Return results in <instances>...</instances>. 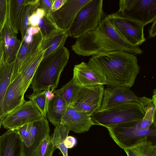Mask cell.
<instances>
[{
    "mask_svg": "<svg viewBox=\"0 0 156 156\" xmlns=\"http://www.w3.org/2000/svg\"><path fill=\"white\" fill-rule=\"evenodd\" d=\"M138 62L136 55L120 51L98 53L87 63L104 78L107 87L130 88L140 72Z\"/></svg>",
    "mask_w": 156,
    "mask_h": 156,
    "instance_id": "6da1fadb",
    "label": "cell"
},
{
    "mask_svg": "<svg viewBox=\"0 0 156 156\" xmlns=\"http://www.w3.org/2000/svg\"><path fill=\"white\" fill-rule=\"evenodd\" d=\"M71 49L77 55L83 56L114 51H125L136 55L143 52L139 46L131 44L121 36L108 15L94 29L76 38Z\"/></svg>",
    "mask_w": 156,
    "mask_h": 156,
    "instance_id": "7a4b0ae2",
    "label": "cell"
},
{
    "mask_svg": "<svg viewBox=\"0 0 156 156\" xmlns=\"http://www.w3.org/2000/svg\"><path fill=\"white\" fill-rule=\"evenodd\" d=\"M69 55V50L62 46L43 58L31 83L33 93L48 87L54 91L57 87L61 74L67 64Z\"/></svg>",
    "mask_w": 156,
    "mask_h": 156,
    "instance_id": "3957f363",
    "label": "cell"
},
{
    "mask_svg": "<svg viewBox=\"0 0 156 156\" xmlns=\"http://www.w3.org/2000/svg\"><path fill=\"white\" fill-rule=\"evenodd\" d=\"M144 112L140 104L129 102L116 104L96 112L90 115L95 125L106 128L142 120Z\"/></svg>",
    "mask_w": 156,
    "mask_h": 156,
    "instance_id": "277c9868",
    "label": "cell"
},
{
    "mask_svg": "<svg viewBox=\"0 0 156 156\" xmlns=\"http://www.w3.org/2000/svg\"><path fill=\"white\" fill-rule=\"evenodd\" d=\"M105 15L103 0H91L78 12L67 29L69 37L77 38L94 29Z\"/></svg>",
    "mask_w": 156,
    "mask_h": 156,
    "instance_id": "5b68a950",
    "label": "cell"
},
{
    "mask_svg": "<svg viewBox=\"0 0 156 156\" xmlns=\"http://www.w3.org/2000/svg\"><path fill=\"white\" fill-rule=\"evenodd\" d=\"M141 120L106 128L115 142L120 147L125 150L144 137L156 138V127L152 126L148 129H144L141 123Z\"/></svg>",
    "mask_w": 156,
    "mask_h": 156,
    "instance_id": "8992f818",
    "label": "cell"
},
{
    "mask_svg": "<svg viewBox=\"0 0 156 156\" xmlns=\"http://www.w3.org/2000/svg\"><path fill=\"white\" fill-rule=\"evenodd\" d=\"M117 12L145 26L156 20V0H121Z\"/></svg>",
    "mask_w": 156,
    "mask_h": 156,
    "instance_id": "52a82bcc",
    "label": "cell"
},
{
    "mask_svg": "<svg viewBox=\"0 0 156 156\" xmlns=\"http://www.w3.org/2000/svg\"><path fill=\"white\" fill-rule=\"evenodd\" d=\"M108 15L115 27L129 43L139 46L146 41L142 24L123 16L117 12Z\"/></svg>",
    "mask_w": 156,
    "mask_h": 156,
    "instance_id": "ba28073f",
    "label": "cell"
},
{
    "mask_svg": "<svg viewBox=\"0 0 156 156\" xmlns=\"http://www.w3.org/2000/svg\"><path fill=\"white\" fill-rule=\"evenodd\" d=\"M104 90L102 85L81 87L74 102L69 106L91 115L99 110Z\"/></svg>",
    "mask_w": 156,
    "mask_h": 156,
    "instance_id": "9c48e42d",
    "label": "cell"
},
{
    "mask_svg": "<svg viewBox=\"0 0 156 156\" xmlns=\"http://www.w3.org/2000/svg\"><path fill=\"white\" fill-rule=\"evenodd\" d=\"M43 116L32 102L25 101L3 119L2 125L8 130L17 129L41 119Z\"/></svg>",
    "mask_w": 156,
    "mask_h": 156,
    "instance_id": "30bf717a",
    "label": "cell"
},
{
    "mask_svg": "<svg viewBox=\"0 0 156 156\" xmlns=\"http://www.w3.org/2000/svg\"><path fill=\"white\" fill-rule=\"evenodd\" d=\"M43 38L40 30L38 33L33 36L26 34L21 41V45L15 60L11 82L19 73L20 68L24 62L40 49Z\"/></svg>",
    "mask_w": 156,
    "mask_h": 156,
    "instance_id": "8fae6325",
    "label": "cell"
},
{
    "mask_svg": "<svg viewBox=\"0 0 156 156\" xmlns=\"http://www.w3.org/2000/svg\"><path fill=\"white\" fill-rule=\"evenodd\" d=\"M61 124L66 126L70 131L82 133L88 131L95 125L90 115L68 106L62 118Z\"/></svg>",
    "mask_w": 156,
    "mask_h": 156,
    "instance_id": "7c38bea8",
    "label": "cell"
},
{
    "mask_svg": "<svg viewBox=\"0 0 156 156\" xmlns=\"http://www.w3.org/2000/svg\"><path fill=\"white\" fill-rule=\"evenodd\" d=\"M91 0H67L58 10L52 12L58 27L68 29L71 25L79 11Z\"/></svg>",
    "mask_w": 156,
    "mask_h": 156,
    "instance_id": "4fadbf2b",
    "label": "cell"
},
{
    "mask_svg": "<svg viewBox=\"0 0 156 156\" xmlns=\"http://www.w3.org/2000/svg\"><path fill=\"white\" fill-rule=\"evenodd\" d=\"M138 98L135 93L129 88L107 87L104 90L101 106L99 111L119 103L129 102L138 103Z\"/></svg>",
    "mask_w": 156,
    "mask_h": 156,
    "instance_id": "5bb4252c",
    "label": "cell"
},
{
    "mask_svg": "<svg viewBox=\"0 0 156 156\" xmlns=\"http://www.w3.org/2000/svg\"><path fill=\"white\" fill-rule=\"evenodd\" d=\"M20 73L9 83L4 96L3 110L5 117L23 104L25 101L21 86Z\"/></svg>",
    "mask_w": 156,
    "mask_h": 156,
    "instance_id": "9a60e30c",
    "label": "cell"
},
{
    "mask_svg": "<svg viewBox=\"0 0 156 156\" xmlns=\"http://www.w3.org/2000/svg\"><path fill=\"white\" fill-rule=\"evenodd\" d=\"M50 130L48 121L44 116L31 123L28 146L22 152V156H32L42 141L49 135Z\"/></svg>",
    "mask_w": 156,
    "mask_h": 156,
    "instance_id": "2e32d148",
    "label": "cell"
},
{
    "mask_svg": "<svg viewBox=\"0 0 156 156\" xmlns=\"http://www.w3.org/2000/svg\"><path fill=\"white\" fill-rule=\"evenodd\" d=\"M73 78L81 87H91L105 84L104 78L84 62L74 66Z\"/></svg>",
    "mask_w": 156,
    "mask_h": 156,
    "instance_id": "e0dca14e",
    "label": "cell"
},
{
    "mask_svg": "<svg viewBox=\"0 0 156 156\" xmlns=\"http://www.w3.org/2000/svg\"><path fill=\"white\" fill-rule=\"evenodd\" d=\"M44 52L40 48L24 62L20 68L21 86L24 93L31 84L37 69L43 58Z\"/></svg>",
    "mask_w": 156,
    "mask_h": 156,
    "instance_id": "ac0fdd59",
    "label": "cell"
},
{
    "mask_svg": "<svg viewBox=\"0 0 156 156\" xmlns=\"http://www.w3.org/2000/svg\"><path fill=\"white\" fill-rule=\"evenodd\" d=\"M2 41L4 50V62L15 61L20 48L21 41L11 28L8 21L2 30Z\"/></svg>",
    "mask_w": 156,
    "mask_h": 156,
    "instance_id": "d6986e66",
    "label": "cell"
},
{
    "mask_svg": "<svg viewBox=\"0 0 156 156\" xmlns=\"http://www.w3.org/2000/svg\"><path fill=\"white\" fill-rule=\"evenodd\" d=\"M1 136L2 156H22V142L17 129L8 130Z\"/></svg>",
    "mask_w": 156,
    "mask_h": 156,
    "instance_id": "ffe728a7",
    "label": "cell"
},
{
    "mask_svg": "<svg viewBox=\"0 0 156 156\" xmlns=\"http://www.w3.org/2000/svg\"><path fill=\"white\" fill-rule=\"evenodd\" d=\"M68 37L67 29L58 28L44 37L40 47L41 49L45 51L43 58L59 47L64 46Z\"/></svg>",
    "mask_w": 156,
    "mask_h": 156,
    "instance_id": "44dd1931",
    "label": "cell"
},
{
    "mask_svg": "<svg viewBox=\"0 0 156 156\" xmlns=\"http://www.w3.org/2000/svg\"><path fill=\"white\" fill-rule=\"evenodd\" d=\"M54 96L49 103L46 117L55 127L61 124L62 118L68 106L60 95L53 91Z\"/></svg>",
    "mask_w": 156,
    "mask_h": 156,
    "instance_id": "7402d4cb",
    "label": "cell"
},
{
    "mask_svg": "<svg viewBox=\"0 0 156 156\" xmlns=\"http://www.w3.org/2000/svg\"><path fill=\"white\" fill-rule=\"evenodd\" d=\"M146 136L124 150L127 156H156V145Z\"/></svg>",
    "mask_w": 156,
    "mask_h": 156,
    "instance_id": "603a6c76",
    "label": "cell"
},
{
    "mask_svg": "<svg viewBox=\"0 0 156 156\" xmlns=\"http://www.w3.org/2000/svg\"><path fill=\"white\" fill-rule=\"evenodd\" d=\"M7 21L11 28L17 34L19 30L24 0H8Z\"/></svg>",
    "mask_w": 156,
    "mask_h": 156,
    "instance_id": "cb8c5ba5",
    "label": "cell"
},
{
    "mask_svg": "<svg viewBox=\"0 0 156 156\" xmlns=\"http://www.w3.org/2000/svg\"><path fill=\"white\" fill-rule=\"evenodd\" d=\"M156 89H155L153 91L152 99L144 96L138 98V103L144 113V116L142 120L150 126H156Z\"/></svg>",
    "mask_w": 156,
    "mask_h": 156,
    "instance_id": "d4e9b609",
    "label": "cell"
},
{
    "mask_svg": "<svg viewBox=\"0 0 156 156\" xmlns=\"http://www.w3.org/2000/svg\"><path fill=\"white\" fill-rule=\"evenodd\" d=\"M15 61L5 63L2 69L0 79V118H4L5 115L3 110V103L4 96L11 82Z\"/></svg>",
    "mask_w": 156,
    "mask_h": 156,
    "instance_id": "484cf974",
    "label": "cell"
},
{
    "mask_svg": "<svg viewBox=\"0 0 156 156\" xmlns=\"http://www.w3.org/2000/svg\"><path fill=\"white\" fill-rule=\"evenodd\" d=\"M69 129L63 124L55 126L51 137V140L56 149H58L63 156H68V148L66 147L65 142L68 136Z\"/></svg>",
    "mask_w": 156,
    "mask_h": 156,
    "instance_id": "4316f807",
    "label": "cell"
},
{
    "mask_svg": "<svg viewBox=\"0 0 156 156\" xmlns=\"http://www.w3.org/2000/svg\"><path fill=\"white\" fill-rule=\"evenodd\" d=\"M40 0H32L29 3L23 5L19 30L21 41L25 37L29 27V19L31 15L40 7Z\"/></svg>",
    "mask_w": 156,
    "mask_h": 156,
    "instance_id": "83f0119b",
    "label": "cell"
},
{
    "mask_svg": "<svg viewBox=\"0 0 156 156\" xmlns=\"http://www.w3.org/2000/svg\"><path fill=\"white\" fill-rule=\"evenodd\" d=\"M81 87L72 78L61 88L55 90L60 95L67 105L69 106L74 102Z\"/></svg>",
    "mask_w": 156,
    "mask_h": 156,
    "instance_id": "f1b7e54d",
    "label": "cell"
},
{
    "mask_svg": "<svg viewBox=\"0 0 156 156\" xmlns=\"http://www.w3.org/2000/svg\"><path fill=\"white\" fill-rule=\"evenodd\" d=\"M46 91V89L39 92L33 93L27 96L45 118H46L48 110L45 96Z\"/></svg>",
    "mask_w": 156,
    "mask_h": 156,
    "instance_id": "f546056e",
    "label": "cell"
},
{
    "mask_svg": "<svg viewBox=\"0 0 156 156\" xmlns=\"http://www.w3.org/2000/svg\"><path fill=\"white\" fill-rule=\"evenodd\" d=\"M38 26L43 37L54 30L59 28L56 23L53 13L51 15L45 14L43 17L40 18Z\"/></svg>",
    "mask_w": 156,
    "mask_h": 156,
    "instance_id": "4dcf8cb0",
    "label": "cell"
},
{
    "mask_svg": "<svg viewBox=\"0 0 156 156\" xmlns=\"http://www.w3.org/2000/svg\"><path fill=\"white\" fill-rule=\"evenodd\" d=\"M55 149L51 142V137L49 135L42 141L32 156H52Z\"/></svg>",
    "mask_w": 156,
    "mask_h": 156,
    "instance_id": "1f68e13d",
    "label": "cell"
},
{
    "mask_svg": "<svg viewBox=\"0 0 156 156\" xmlns=\"http://www.w3.org/2000/svg\"><path fill=\"white\" fill-rule=\"evenodd\" d=\"M30 123H28L17 129L22 142V152L27 147L30 137Z\"/></svg>",
    "mask_w": 156,
    "mask_h": 156,
    "instance_id": "d6a6232c",
    "label": "cell"
},
{
    "mask_svg": "<svg viewBox=\"0 0 156 156\" xmlns=\"http://www.w3.org/2000/svg\"><path fill=\"white\" fill-rule=\"evenodd\" d=\"M8 10V0H0V28L1 31L7 21Z\"/></svg>",
    "mask_w": 156,
    "mask_h": 156,
    "instance_id": "836d02e7",
    "label": "cell"
},
{
    "mask_svg": "<svg viewBox=\"0 0 156 156\" xmlns=\"http://www.w3.org/2000/svg\"><path fill=\"white\" fill-rule=\"evenodd\" d=\"M45 14L44 9L40 7L37 8L30 16L29 19V26H38L39 19L43 17Z\"/></svg>",
    "mask_w": 156,
    "mask_h": 156,
    "instance_id": "e575fe53",
    "label": "cell"
},
{
    "mask_svg": "<svg viewBox=\"0 0 156 156\" xmlns=\"http://www.w3.org/2000/svg\"><path fill=\"white\" fill-rule=\"evenodd\" d=\"M53 0H40V7L42 8L47 15L52 14L51 11V5Z\"/></svg>",
    "mask_w": 156,
    "mask_h": 156,
    "instance_id": "d590c367",
    "label": "cell"
},
{
    "mask_svg": "<svg viewBox=\"0 0 156 156\" xmlns=\"http://www.w3.org/2000/svg\"><path fill=\"white\" fill-rule=\"evenodd\" d=\"M67 0H53L51 5L52 12L59 9L66 3Z\"/></svg>",
    "mask_w": 156,
    "mask_h": 156,
    "instance_id": "8d00e7d4",
    "label": "cell"
},
{
    "mask_svg": "<svg viewBox=\"0 0 156 156\" xmlns=\"http://www.w3.org/2000/svg\"><path fill=\"white\" fill-rule=\"evenodd\" d=\"M4 64V48L2 40L0 39V79L2 75V68Z\"/></svg>",
    "mask_w": 156,
    "mask_h": 156,
    "instance_id": "74e56055",
    "label": "cell"
},
{
    "mask_svg": "<svg viewBox=\"0 0 156 156\" xmlns=\"http://www.w3.org/2000/svg\"><path fill=\"white\" fill-rule=\"evenodd\" d=\"M76 144V140L74 137L68 136L65 142L66 147L68 148H70L74 147Z\"/></svg>",
    "mask_w": 156,
    "mask_h": 156,
    "instance_id": "f35d334b",
    "label": "cell"
},
{
    "mask_svg": "<svg viewBox=\"0 0 156 156\" xmlns=\"http://www.w3.org/2000/svg\"><path fill=\"white\" fill-rule=\"evenodd\" d=\"M53 90L51 89L50 87H48L46 89L45 92V96L46 98L47 105L48 107L50 101L54 98V94Z\"/></svg>",
    "mask_w": 156,
    "mask_h": 156,
    "instance_id": "ab89813d",
    "label": "cell"
},
{
    "mask_svg": "<svg viewBox=\"0 0 156 156\" xmlns=\"http://www.w3.org/2000/svg\"><path fill=\"white\" fill-rule=\"evenodd\" d=\"M40 31V29L38 26L33 27L30 26L27 29L26 34L33 36L38 33Z\"/></svg>",
    "mask_w": 156,
    "mask_h": 156,
    "instance_id": "60d3db41",
    "label": "cell"
},
{
    "mask_svg": "<svg viewBox=\"0 0 156 156\" xmlns=\"http://www.w3.org/2000/svg\"><path fill=\"white\" fill-rule=\"evenodd\" d=\"M149 35L148 38L155 37L156 35V20L152 23V24L148 30Z\"/></svg>",
    "mask_w": 156,
    "mask_h": 156,
    "instance_id": "b9f144b4",
    "label": "cell"
},
{
    "mask_svg": "<svg viewBox=\"0 0 156 156\" xmlns=\"http://www.w3.org/2000/svg\"><path fill=\"white\" fill-rule=\"evenodd\" d=\"M2 156V144L1 136H0V156Z\"/></svg>",
    "mask_w": 156,
    "mask_h": 156,
    "instance_id": "7bdbcfd3",
    "label": "cell"
},
{
    "mask_svg": "<svg viewBox=\"0 0 156 156\" xmlns=\"http://www.w3.org/2000/svg\"><path fill=\"white\" fill-rule=\"evenodd\" d=\"M0 39H2V31L0 28Z\"/></svg>",
    "mask_w": 156,
    "mask_h": 156,
    "instance_id": "ee69618b",
    "label": "cell"
}]
</instances>
